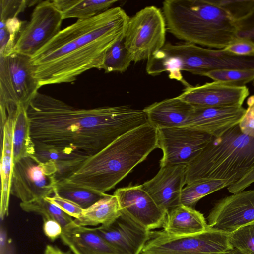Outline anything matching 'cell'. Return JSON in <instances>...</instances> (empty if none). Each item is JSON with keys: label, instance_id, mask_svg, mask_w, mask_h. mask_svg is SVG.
Instances as JSON below:
<instances>
[{"label": "cell", "instance_id": "cell-1", "mask_svg": "<svg viewBox=\"0 0 254 254\" xmlns=\"http://www.w3.org/2000/svg\"><path fill=\"white\" fill-rule=\"evenodd\" d=\"M26 112L36 149L87 157L148 122L143 110L125 105L77 108L39 92Z\"/></svg>", "mask_w": 254, "mask_h": 254}, {"label": "cell", "instance_id": "cell-2", "mask_svg": "<svg viewBox=\"0 0 254 254\" xmlns=\"http://www.w3.org/2000/svg\"><path fill=\"white\" fill-rule=\"evenodd\" d=\"M129 18L117 6L61 30L31 57L40 86L72 83L88 70L102 69L106 52L124 37Z\"/></svg>", "mask_w": 254, "mask_h": 254}, {"label": "cell", "instance_id": "cell-3", "mask_svg": "<svg viewBox=\"0 0 254 254\" xmlns=\"http://www.w3.org/2000/svg\"><path fill=\"white\" fill-rule=\"evenodd\" d=\"M158 148V129L149 122L88 157L64 181L100 193L113 188Z\"/></svg>", "mask_w": 254, "mask_h": 254}, {"label": "cell", "instance_id": "cell-4", "mask_svg": "<svg viewBox=\"0 0 254 254\" xmlns=\"http://www.w3.org/2000/svg\"><path fill=\"white\" fill-rule=\"evenodd\" d=\"M162 12L168 31L185 42L221 49L237 38L236 20L215 0H166Z\"/></svg>", "mask_w": 254, "mask_h": 254}, {"label": "cell", "instance_id": "cell-5", "mask_svg": "<svg viewBox=\"0 0 254 254\" xmlns=\"http://www.w3.org/2000/svg\"><path fill=\"white\" fill-rule=\"evenodd\" d=\"M254 167V138L244 134L238 125L213 137L187 166L186 184L207 179L236 182Z\"/></svg>", "mask_w": 254, "mask_h": 254}, {"label": "cell", "instance_id": "cell-6", "mask_svg": "<svg viewBox=\"0 0 254 254\" xmlns=\"http://www.w3.org/2000/svg\"><path fill=\"white\" fill-rule=\"evenodd\" d=\"M40 87L30 57L15 52L0 56V130L14 118L19 105L27 109Z\"/></svg>", "mask_w": 254, "mask_h": 254}, {"label": "cell", "instance_id": "cell-7", "mask_svg": "<svg viewBox=\"0 0 254 254\" xmlns=\"http://www.w3.org/2000/svg\"><path fill=\"white\" fill-rule=\"evenodd\" d=\"M229 234L209 227L201 232L183 236L151 231L141 254H230Z\"/></svg>", "mask_w": 254, "mask_h": 254}, {"label": "cell", "instance_id": "cell-8", "mask_svg": "<svg viewBox=\"0 0 254 254\" xmlns=\"http://www.w3.org/2000/svg\"><path fill=\"white\" fill-rule=\"evenodd\" d=\"M167 26L163 12L146 6L130 17L124 35L125 45L134 63L148 60L165 45Z\"/></svg>", "mask_w": 254, "mask_h": 254}, {"label": "cell", "instance_id": "cell-9", "mask_svg": "<svg viewBox=\"0 0 254 254\" xmlns=\"http://www.w3.org/2000/svg\"><path fill=\"white\" fill-rule=\"evenodd\" d=\"M57 171L53 162H43L34 155L20 159L13 163L11 194L23 203L50 196L58 183Z\"/></svg>", "mask_w": 254, "mask_h": 254}, {"label": "cell", "instance_id": "cell-10", "mask_svg": "<svg viewBox=\"0 0 254 254\" xmlns=\"http://www.w3.org/2000/svg\"><path fill=\"white\" fill-rule=\"evenodd\" d=\"M63 20L51 0H40L19 32L14 52L32 57L60 32Z\"/></svg>", "mask_w": 254, "mask_h": 254}, {"label": "cell", "instance_id": "cell-11", "mask_svg": "<svg viewBox=\"0 0 254 254\" xmlns=\"http://www.w3.org/2000/svg\"><path fill=\"white\" fill-rule=\"evenodd\" d=\"M213 136L188 127L158 129V148L163 152L161 166L189 165L211 141Z\"/></svg>", "mask_w": 254, "mask_h": 254}, {"label": "cell", "instance_id": "cell-12", "mask_svg": "<svg viewBox=\"0 0 254 254\" xmlns=\"http://www.w3.org/2000/svg\"><path fill=\"white\" fill-rule=\"evenodd\" d=\"M209 227L230 234L254 222V189L232 193L215 203L207 217Z\"/></svg>", "mask_w": 254, "mask_h": 254}, {"label": "cell", "instance_id": "cell-13", "mask_svg": "<svg viewBox=\"0 0 254 254\" xmlns=\"http://www.w3.org/2000/svg\"><path fill=\"white\" fill-rule=\"evenodd\" d=\"M122 213L151 231L163 227L167 213L159 207L141 185L119 188L114 192Z\"/></svg>", "mask_w": 254, "mask_h": 254}, {"label": "cell", "instance_id": "cell-14", "mask_svg": "<svg viewBox=\"0 0 254 254\" xmlns=\"http://www.w3.org/2000/svg\"><path fill=\"white\" fill-rule=\"evenodd\" d=\"M187 166H161L153 178L141 185L157 205L167 213L181 204V195L186 184Z\"/></svg>", "mask_w": 254, "mask_h": 254}, {"label": "cell", "instance_id": "cell-15", "mask_svg": "<svg viewBox=\"0 0 254 254\" xmlns=\"http://www.w3.org/2000/svg\"><path fill=\"white\" fill-rule=\"evenodd\" d=\"M248 88L213 81L185 88L178 97L194 107L242 106L249 95Z\"/></svg>", "mask_w": 254, "mask_h": 254}, {"label": "cell", "instance_id": "cell-16", "mask_svg": "<svg viewBox=\"0 0 254 254\" xmlns=\"http://www.w3.org/2000/svg\"><path fill=\"white\" fill-rule=\"evenodd\" d=\"M95 229L107 243L124 254H141L151 233L123 213L112 223Z\"/></svg>", "mask_w": 254, "mask_h": 254}, {"label": "cell", "instance_id": "cell-17", "mask_svg": "<svg viewBox=\"0 0 254 254\" xmlns=\"http://www.w3.org/2000/svg\"><path fill=\"white\" fill-rule=\"evenodd\" d=\"M246 111L242 106L194 107L186 121L188 127L217 137L238 125Z\"/></svg>", "mask_w": 254, "mask_h": 254}, {"label": "cell", "instance_id": "cell-18", "mask_svg": "<svg viewBox=\"0 0 254 254\" xmlns=\"http://www.w3.org/2000/svg\"><path fill=\"white\" fill-rule=\"evenodd\" d=\"M60 238L74 254H124L107 243L95 228L79 226L74 222L63 229Z\"/></svg>", "mask_w": 254, "mask_h": 254}, {"label": "cell", "instance_id": "cell-19", "mask_svg": "<svg viewBox=\"0 0 254 254\" xmlns=\"http://www.w3.org/2000/svg\"><path fill=\"white\" fill-rule=\"evenodd\" d=\"M193 108L177 96L155 102L143 110L148 122L158 129L183 126Z\"/></svg>", "mask_w": 254, "mask_h": 254}, {"label": "cell", "instance_id": "cell-20", "mask_svg": "<svg viewBox=\"0 0 254 254\" xmlns=\"http://www.w3.org/2000/svg\"><path fill=\"white\" fill-rule=\"evenodd\" d=\"M208 227L203 214L181 204L167 213L162 230L171 236H183L201 232Z\"/></svg>", "mask_w": 254, "mask_h": 254}, {"label": "cell", "instance_id": "cell-21", "mask_svg": "<svg viewBox=\"0 0 254 254\" xmlns=\"http://www.w3.org/2000/svg\"><path fill=\"white\" fill-rule=\"evenodd\" d=\"M13 118H8L2 129L1 155L0 160L1 195L0 218L1 220L8 215L9 198L13 170L12 138Z\"/></svg>", "mask_w": 254, "mask_h": 254}, {"label": "cell", "instance_id": "cell-22", "mask_svg": "<svg viewBox=\"0 0 254 254\" xmlns=\"http://www.w3.org/2000/svg\"><path fill=\"white\" fill-rule=\"evenodd\" d=\"M122 214L117 197L107 194L89 207L83 209L74 223L81 226L108 225Z\"/></svg>", "mask_w": 254, "mask_h": 254}, {"label": "cell", "instance_id": "cell-23", "mask_svg": "<svg viewBox=\"0 0 254 254\" xmlns=\"http://www.w3.org/2000/svg\"><path fill=\"white\" fill-rule=\"evenodd\" d=\"M55 6L61 12L64 20L76 18H92L110 8L117 0H53Z\"/></svg>", "mask_w": 254, "mask_h": 254}, {"label": "cell", "instance_id": "cell-24", "mask_svg": "<svg viewBox=\"0 0 254 254\" xmlns=\"http://www.w3.org/2000/svg\"><path fill=\"white\" fill-rule=\"evenodd\" d=\"M36 148L30 135V124L26 109L19 105L13 118L12 155L13 163L35 154Z\"/></svg>", "mask_w": 254, "mask_h": 254}, {"label": "cell", "instance_id": "cell-25", "mask_svg": "<svg viewBox=\"0 0 254 254\" xmlns=\"http://www.w3.org/2000/svg\"><path fill=\"white\" fill-rule=\"evenodd\" d=\"M34 155L43 162L54 163L57 170L56 179L58 182L69 177L88 157L76 153L49 149H36Z\"/></svg>", "mask_w": 254, "mask_h": 254}, {"label": "cell", "instance_id": "cell-26", "mask_svg": "<svg viewBox=\"0 0 254 254\" xmlns=\"http://www.w3.org/2000/svg\"><path fill=\"white\" fill-rule=\"evenodd\" d=\"M236 182L234 180H220L199 179L194 181L182 190L181 204L194 208L198 201L203 197L224 188H228Z\"/></svg>", "mask_w": 254, "mask_h": 254}, {"label": "cell", "instance_id": "cell-27", "mask_svg": "<svg viewBox=\"0 0 254 254\" xmlns=\"http://www.w3.org/2000/svg\"><path fill=\"white\" fill-rule=\"evenodd\" d=\"M54 193L72 201L83 209L89 207L107 194L79 187L64 180L57 183Z\"/></svg>", "mask_w": 254, "mask_h": 254}, {"label": "cell", "instance_id": "cell-28", "mask_svg": "<svg viewBox=\"0 0 254 254\" xmlns=\"http://www.w3.org/2000/svg\"><path fill=\"white\" fill-rule=\"evenodd\" d=\"M20 206L24 211L35 213L41 215L43 218L57 221L63 229L74 222V219L71 216L45 198H41L29 203L21 202Z\"/></svg>", "mask_w": 254, "mask_h": 254}, {"label": "cell", "instance_id": "cell-29", "mask_svg": "<svg viewBox=\"0 0 254 254\" xmlns=\"http://www.w3.org/2000/svg\"><path fill=\"white\" fill-rule=\"evenodd\" d=\"M132 62L127 49L124 37L119 39L106 52L102 69L106 73L126 71Z\"/></svg>", "mask_w": 254, "mask_h": 254}, {"label": "cell", "instance_id": "cell-30", "mask_svg": "<svg viewBox=\"0 0 254 254\" xmlns=\"http://www.w3.org/2000/svg\"><path fill=\"white\" fill-rule=\"evenodd\" d=\"M204 76L214 81L222 82L234 86H245L254 81V68H229L208 72Z\"/></svg>", "mask_w": 254, "mask_h": 254}, {"label": "cell", "instance_id": "cell-31", "mask_svg": "<svg viewBox=\"0 0 254 254\" xmlns=\"http://www.w3.org/2000/svg\"><path fill=\"white\" fill-rule=\"evenodd\" d=\"M26 22L17 17L0 22V56H7L14 52L17 37Z\"/></svg>", "mask_w": 254, "mask_h": 254}, {"label": "cell", "instance_id": "cell-32", "mask_svg": "<svg viewBox=\"0 0 254 254\" xmlns=\"http://www.w3.org/2000/svg\"><path fill=\"white\" fill-rule=\"evenodd\" d=\"M229 242L233 248L244 254H254V222L230 233Z\"/></svg>", "mask_w": 254, "mask_h": 254}, {"label": "cell", "instance_id": "cell-33", "mask_svg": "<svg viewBox=\"0 0 254 254\" xmlns=\"http://www.w3.org/2000/svg\"><path fill=\"white\" fill-rule=\"evenodd\" d=\"M235 20L246 15L254 7L253 0H215Z\"/></svg>", "mask_w": 254, "mask_h": 254}, {"label": "cell", "instance_id": "cell-34", "mask_svg": "<svg viewBox=\"0 0 254 254\" xmlns=\"http://www.w3.org/2000/svg\"><path fill=\"white\" fill-rule=\"evenodd\" d=\"M35 1L33 0H0V21L17 17L27 6L33 5L34 4L33 2Z\"/></svg>", "mask_w": 254, "mask_h": 254}, {"label": "cell", "instance_id": "cell-35", "mask_svg": "<svg viewBox=\"0 0 254 254\" xmlns=\"http://www.w3.org/2000/svg\"><path fill=\"white\" fill-rule=\"evenodd\" d=\"M248 105L246 111L240 121L238 126L244 134L254 138V95L247 100Z\"/></svg>", "mask_w": 254, "mask_h": 254}, {"label": "cell", "instance_id": "cell-36", "mask_svg": "<svg viewBox=\"0 0 254 254\" xmlns=\"http://www.w3.org/2000/svg\"><path fill=\"white\" fill-rule=\"evenodd\" d=\"M223 49L238 56H254V43L245 38H237Z\"/></svg>", "mask_w": 254, "mask_h": 254}, {"label": "cell", "instance_id": "cell-37", "mask_svg": "<svg viewBox=\"0 0 254 254\" xmlns=\"http://www.w3.org/2000/svg\"><path fill=\"white\" fill-rule=\"evenodd\" d=\"M237 38L250 40L254 43V7L246 15L236 20Z\"/></svg>", "mask_w": 254, "mask_h": 254}, {"label": "cell", "instance_id": "cell-38", "mask_svg": "<svg viewBox=\"0 0 254 254\" xmlns=\"http://www.w3.org/2000/svg\"><path fill=\"white\" fill-rule=\"evenodd\" d=\"M54 194L53 196L47 197L45 198V199L56 205L71 217L76 219L79 217L83 209L72 201L63 198L55 193Z\"/></svg>", "mask_w": 254, "mask_h": 254}, {"label": "cell", "instance_id": "cell-39", "mask_svg": "<svg viewBox=\"0 0 254 254\" xmlns=\"http://www.w3.org/2000/svg\"><path fill=\"white\" fill-rule=\"evenodd\" d=\"M43 230L45 236L51 241H54L62 234L63 228L56 220L43 218Z\"/></svg>", "mask_w": 254, "mask_h": 254}, {"label": "cell", "instance_id": "cell-40", "mask_svg": "<svg viewBox=\"0 0 254 254\" xmlns=\"http://www.w3.org/2000/svg\"><path fill=\"white\" fill-rule=\"evenodd\" d=\"M254 182V167L235 183L227 188L231 193L244 190Z\"/></svg>", "mask_w": 254, "mask_h": 254}, {"label": "cell", "instance_id": "cell-41", "mask_svg": "<svg viewBox=\"0 0 254 254\" xmlns=\"http://www.w3.org/2000/svg\"><path fill=\"white\" fill-rule=\"evenodd\" d=\"M0 254H16L15 247L8 237L5 227L1 225L0 229Z\"/></svg>", "mask_w": 254, "mask_h": 254}, {"label": "cell", "instance_id": "cell-42", "mask_svg": "<svg viewBox=\"0 0 254 254\" xmlns=\"http://www.w3.org/2000/svg\"><path fill=\"white\" fill-rule=\"evenodd\" d=\"M44 254H72L70 252H64L58 247L52 245H47Z\"/></svg>", "mask_w": 254, "mask_h": 254}, {"label": "cell", "instance_id": "cell-43", "mask_svg": "<svg viewBox=\"0 0 254 254\" xmlns=\"http://www.w3.org/2000/svg\"><path fill=\"white\" fill-rule=\"evenodd\" d=\"M230 254H244L238 250L233 248Z\"/></svg>", "mask_w": 254, "mask_h": 254}, {"label": "cell", "instance_id": "cell-44", "mask_svg": "<svg viewBox=\"0 0 254 254\" xmlns=\"http://www.w3.org/2000/svg\"><path fill=\"white\" fill-rule=\"evenodd\" d=\"M253 85H254V81H253Z\"/></svg>", "mask_w": 254, "mask_h": 254}]
</instances>
